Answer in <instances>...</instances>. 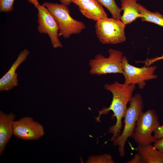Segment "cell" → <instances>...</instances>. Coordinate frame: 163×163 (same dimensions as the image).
<instances>
[{
	"label": "cell",
	"mask_w": 163,
	"mask_h": 163,
	"mask_svg": "<svg viewBox=\"0 0 163 163\" xmlns=\"http://www.w3.org/2000/svg\"><path fill=\"white\" fill-rule=\"evenodd\" d=\"M104 87L105 90L111 93L112 100L108 107L103 108L99 111V114L95 119L97 121L100 122L101 115L107 114L110 110L113 112V117L116 118V121L115 124L110 127L108 132V133L113 135L110 139L113 141L121 133L123 127L122 119L124 118L127 108V104L133 96L136 85H128L115 81L110 84H105Z\"/></svg>",
	"instance_id": "obj_1"
},
{
	"label": "cell",
	"mask_w": 163,
	"mask_h": 163,
	"mask_svg": "<svg viewBox=\"0 0 163 163\" xmlns=\"http://www.w3.org/2000/svg\"><path fill=\"white\" fill-rule=\"evenodd\" d=\"M129 103L124 117V125L123 131L113 141V145L118 146L119 152L122 157L125 155L126 142L133 135L137 121L144 108L142 97L140 93H136L133 95Z\"/></svg>",
	"instance_id": "obj_2"
},
{
	"label": "cell",
	"mask_w": 163,
	"mask_h": 163,
	"mask_svg": "<svg viewBox=\"0 0 163 163\" xmlns=\"http://www.w3.org/2000/svg\"><path fill=\"white\" fill-rule=\"evenodd\" d=\"M50 12L59 27V36L69 38L73 34H78L85 28L82 21L76 20L70 15L67 6L64 4L44 2L43 4Z\"/></svg>",
	"instance_id": "obj_3"
},
{
	"label": "cell",
	"mask_w": 163,
	"mask_h": 163,
	"mask_svg": "<svg viewBox=\"0 0 163 163\" xmlns=\"http://www.w3.org/2000/svg\"><path fill=\"white\" fill-rule=\"evenodd\" d=\"M126 25L120 20L107 18L96 22L97 37L103 44H117L125 41Z\"/></svg>",
	"instance_id": "obj_4"
},
{
	"label": "cell",
	"mask_w": 163,
	"mask_h": 163,
	"mask_svg": "<svg viewBox=\"0 0 163 163\" xmlns=\"http://www.w3.org/2000/svg\"><path fill=\"white\" fill-rule=\"evenodd\" d=\"M155 110L150 109L140 115L132 137L138 145H145L154 143L152 133L160 126Z\"/></svg>",
	"instance_id": "obj_5"
},
{
	"label": "cell",
	"mask_w": 163,
	"mask_h": 163,
	"mask_svg": "<svg viewBox=\"0 0 163 163\" xmlns=\"http://www.w3.org/2000/svg\"><path fill=\"white\" fill-rule=\"evenodd\" d=\"M109 53L107 57L99 54L94 59L90 60L89 72L91 75H101L110 73L123 74V53L110 48L109 50Z\"/></svg>",
	"instance_id": "obj_6"
},
{
	"label": "cell",
	"mask_w": 163,
	"mask_h": 163,
	"mask_svg": "<svg viewBox=\"0 0 163 163\" xmlns=\"http://www.w3.org/2000/svg\"><path fill=\"white\" fill-rule=\"evenodd\" d=\"M124 83L128 85H137L140 89H143L146 85V82L157 78L155 74L157 67L156 66H144L138 67L130 64L126 56H123L122 60Z\"/></svg>",
	"instance_id": "obj_7"
},
{
	"label": "cell",
	"mask_w": 163,
	"mask_h": 163,
	"mask_svg": "<svg viewBox=\"0 0 163 163\" xmlns=\"http://www.w3.org/2000/svg\"><path fill=\"white\" fill-rule=\"evenodd\" d=\"M36 8L38 10V31L48 34L53 48L62 47L58 38L59 26L53 17L43 5L40 4Z\"/></svg>",
	"instance_id": "obj_8"
},
{
	"label": "cell",
	"mask_w": 163,
	"mask_h": 163,
	"mask_svg": "<svg viewBox=\"0 0 163 163\" xmlns=\"http://www.w3.org/2000/svg\"><path fill=\"white\" fill-rule=\"evenodd\" d=\"M13 135L24 140H37L45 135L42 125L29 117H22L13 122Z\"/></svg>",
	"instance_id": "obj_9"
},
{
	"label": "cell",
	"mask_w": 163,
	"mask_h": 163,
	"mask_svg": "<svg viewBox=\"0 0 163 163\" xmlns=\"http://www.w3.org/2000/svg\"><path fill=\"white\" fill-rule=\"evenodd\" d=\"M87 18L97 21L107 18L103 6L96 0H71Z\"/></svg>",
	"instance_id": "obj_10"
},
{
	"label": "cell",
	"mask_w": 163,
	"mask_h": 163,
	"mask_svg": "<svg viewBox=\"0 0 163 163\" xmlns=\"http://www.w3.org/2000/svg\"><path fill=\"white\" fill-rule=\"evenodd\" d=\"M30 52L24 49L19 54L9 70L0 79V91H8L18 85V74L15 72L19 66L26 59Z\"/></svg>",
	"instance_id": "obj_11"
},
{
	"label": "cell",
	"mask_w": 163,
	"mask_h": 163,
	"mask_svg": "<svg viewBox=\"0 0 163 163\" xmlns=\"http://www.w3.org/2000/svg\"><path fill=\"white\" fill-rule=\"evenodd\" d=\"M15 115L11 112L6 114L0 111V155L13 135V122Z\"/></svg>",
	"instance_id": "obj_12"
},
{
	"label": "cell",
	"mask_w": 163,
	"mask_h": 163,
	"mask_svg": "<svg viewBox=\"0 0 163 163\" xmlns=\"http://www.w3.org/2000/svg\"><path fill=\"white\" fill-rule=\"evenodd\" d=\"M138 0H120L121 8L123 11L120 20L125 25L130 24L141 17Z\"/></svg>",
	"instance_id": "obj_13"
},
{
	"label": "cell",
	"mask_w": 163,
	"mask_h": 163,
	"mask_svg": "<svg viewBox=\"0 0 163 163\" xmlns=\"http://www.w3.org/2000/svg\"><path fill=\"white\" fill-rule=\"evenodd\" d=\"M136 151L141 156L144 163H163V153L151 144L138 145Z\"/></svg>",
	"instance_id": "obj_14"
},
{
	"label": "cell",
	"mask_w": 163,
	"mask_h": 163,
	"mask_svg": "<svg viewBox=\"0 0 163 163\" xmlns=\"http://www.w3.org/2000/svg\"><path fill=\"white\" fill-rule=\"evenodd\" d=\"M142 21L152 22L163 27V15L158 11L152 12L139 4Z\"/></svg>",
	"instance_id": "obj_15"
},
{
	"label": "cell",
	"mask_w": 163,
	"mask_h": 163,
	"mask_svg": "<svg viewBox=\"0 0 163 163\" xmlns=\"http://www.w3.org/2000/svg\"><path fill=\"white\" fill-rule=\"evenodd\" d=\"M106 8L111 14L113 18L120 20L122 11L117 5L115 0H96Z\"/></svg>",
	"instance_id": "obj_16"
},
{
	"label": "cell",
	"mask_w": 163,
	"mask_h": 163,
	"mask_svg": "<svg viewBox=\"0 0 163 163\" xmlns=\"http://www.w3.org/2000/svg\"><path fill=\"white\" fill-rule=\"evenodd\" d=\"M88 163H114L113 157L110 154H105L89 157L86 161Z\"/></svg>",
	"instance_id": "obj_17"
},
{
	"label": "cell",
	"mask_w": 163,
	"mask_h": 163,
	"mask_svg": "<svg viewBox=\"0 0 163 163\" xmlns=\"http://www.w3.org/2000/svg\"><path fill=\"white\" fill-rule=\"evenodd\" d=\"M15 0H0V11L1 12L8 13L13 10Z\"/></svg>",
	"instance_id": "obj_18"
},
{
	"label": "cell",
	"mask_w": 163,
	"mask_h": 163,
	"mask_svg": "<svg viewBox=\"0 0 163 163\" xmlns=\"http://www.w3.org/2000/svg\"><path fill=\"white\" fill-rule=\"evenodd\" d=\"M163 59V54L160 56L156 57L151 59H147L145 60L138 61L137 63H142L145 64V66H149L151 65L155 62Z\"/></svg>",
	"instance_id": "obj_19"
},
{
	"label": "cell",
	"mask_w": 163,
	"mask_h": 163,
	"mask_svg": "<svg viewBox=\"0 0 163 163\" xmlns=\"http://www.w3.org/2000/svg\"><path fill=\"white\" fill-rule=\"evenodd\" d=\"M153 136L155 139H160L163 138V125H160L153 132Z\"/></svg>",
	"instance_id": "obj_20"
},
{
	"label": "cell",
	"mask_w": 163,
	"mask_h": 163,
	"mask_svg": "<svg viewBox=\"0 0 163 163\" xmlns=\"http://www.w3.org/2000/svg\"><path fill=\"white\" fill-rule=\"evenodd\" d=\"M126 163H144V162L141 155L137 152L132 158L128 161Z\"/></svg>",
	"instance_id": "obj_21"
},
{
	"label": "cell",
	"mask_w": 163,
	"mask_h": 163,
	"mask_svg": "<svg viewBox=\"0 0 163 163\" xmlns=\"http://www.w3.org/2000/svg\"><path fill=\"white\" fill-rule=\"evenodd\" d=\"M154 147L163 153V138L156 139L154 142Z\"/></svg>",
	"instance_id": "obj_22"
},
{
	"label": "cell",
	"mask_w": 163,
	"mask_h": 163,
	"mask_svg": "<svg viewBox=\"0 0 163 163\" xmlns=\"http://www.w3.org/2000/svg\"><path fill=\"white\" fill-rule=\"evenodd\" d=\"M30 3L33 5L36 8L40 5L38 0H27Z\"/></svg>",
	"instance_id": "obj_23"
},
{
	"label": "cell",
	"mask_w": 163,
	"mask_h": 163,
	"mask_svg": "<svg viewBox=\"0 0 163 163\" xmlns=\"http://www.w3.org/2000/svg\"><path fill=\"white\" fill-rule=\"evenodd\" d=\"M61 3L67 6H69L72 3L71 0H59Z\"/></svg>",
	"instance_id": "obj_24"
}]
</instances>
